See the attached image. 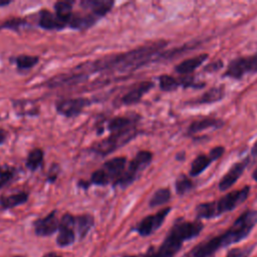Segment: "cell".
<instances>
[{
	"instance_id": "cell-30",
	"label": "cell",
	"mask_w": 257,
	"mask_h": 257,
	"mask_svg": "<svg viewBox=\"0 0 257 257\" xmlns=\"http://www.w3.org/2000/svg\"><path fill=\"white\" fill-rule=\"evenodd\" d=\"M16 171L14 168L7 165L0 167V189L10 183L15 177Z\"/></svg>"
},
{
	"instance_id": "cell-29",
	"label": "cell",
	"mask_w": 257,
	"mask_h": 257,
	"mask_svg": "<svg viewBox=\"0 0 257 257\" xmlns=\"http://www.w3.org/2000/svg\"><path fill=\"white\" fill-rule=\"evenodd\" d=\"M175 188L178 195L183 196L189 193L194 188V183L191 178L187 177L186 175H181L175 182Z\"/></svg>"
},
{
	"instance_id": "cell-6",
	"label": "cell",
	"mask_w": 257,
	"mask_h": 257,
	"mask_svg": "<svg viewBox=\"0 0 257 257\" xmlns=\"http://www.w3.org/2000/svg\"><path fill=\"white\" fill-rule=\"evenodd\" d=\"M257 72V51L251 55L238 56L232 59L223 73V77L240 80L247 74Z\"/></svg>"
},
{
	"instance_id": "cell-18",
	"label": "cell",
	"mask_w": 257,
	"mask_h": 257,
	"mask_svg": "<svg viewBox=\"0 0 257 257\" xmlns=\"http://www.w3.org/2000/svg\"><path fill=\"white\" fill-rule=\"evenodd\" d=\"M224 120L215 117H206L194 120L190 123L187 134L188 135H195L197 133L203 132L208 128H220L224 125Z\"/></svg>"
},
{
	"instance_id": "cell-32",
	"label": "cell",
	"mask_w": 257,
	"mask_h": 257,
	"mask_svg": "<svg viewBox=\"0 0 257 257\" xmlns=\"http://www.w3.org/2000/svg\"><path fill=\"white\" fill-rule=\"evenodd\" d=\"M90 182L94 185H98V186H105L108 184L109 180L105 174V172L102 169H98L96 171H94L91 174L90 177Z\"/></svg>"
},
{
	"instance_id": "cell-3",
	"label": "cell",
	"mask_w": 257,
	"mask_h": 257,
	"mask_svg": "<svg viewBox=\"0 0 257 257\" xmlns=\"http://www.w3.org/2000/svg\"><path fill=\"white\" fill-rule=\"evenodd\" d=\"M257 224V211L247 210L240 215L232 226L223 234L219 235L222 247L237 243L248 236Z\"/></svg>"
},
{
	"instance_id": "cell-10",
	"label": "cell",
	"mask_w": 257,
	"mask_h": 257,
	"mask_svg": "<svg viewBox=\"0 0 257 257\" xmlns=\"http://www.w3.org/2000/svg\"><path fill=\"white\" fill-rule=\"evenodd\" d=\"M75 227V217L70 214H64L59 223V233L56 242L59 246L64 247L72 244L75 240L73 228Z\"/></svg>"
},
{
	"instance_id": "cell-28",
	"label": "cell",
	"mask_w": 257,
	"mask_h": 257,
	"mask_svg": "<svg viewBox=\"0 0 257 257\" xmlns=\"http://www.w3.org/2000/svg\"><path fill=\"white\" fill-rule=\"evenodd\" d=\"M13 60L16 64L17 68L19 70L23 71V70H28V69L32 68L33 66H35L37 64V62L39 61V57L34 56V55L21 54V55L16 56Z\"/></svg>"
},
{
	"instance_id": "cell-5",
	"label": "cell",
	"mask_w": 257,
	"mask_h": 257,
	"mask_svg": "<svg viewBox=\"0 0 257 257\" xmlns=\"http://www.w3.org/2000/svg\"><path fill=\"white\" fill-rule=\"evenodd\" d=\"M153 154L149 151H140L136 157L128 164L127 169L124 171L122 176L115 181L113 184L119 186L120 188H126L133 184L140 175L145 171V169L152 163Z\"/></svg>"
},
{
	"instance_id": "cell-26",
	"label": "cell",
	"mask_w": 257,
	"mask_h": 257,
	"mask_svg": "<svg viewBox=\"0 0 257 257\" xmlns=\"http://www.w3.org/2000/svg\"><path fill=\"white\" fill-rule=\"evenodd\" d=\"M170 199H171V190L169 188H161L154 193V195L150 199L149 205L152 208L158 207L168 203Z\"/></svg>"
},
{
	"instance_id": "cell-31",
	"label": "cell",
	"mask_w": 257,
	"mask_h": 257,
	"mask_svg": "<svg viewBox=\"0 0 257 257\" xmlns=\"http://www.w3.org/2000/svg\"><path fill=\"white\" fill-rule=\"evenodd\" d=\"M27 25V21L23 18H19V17H13L10 18L4 22H2L0 24V30L1 29H9V30H14V31H18L20 27Z\"/></svg>"
},
{
	"instance_id": "cell-36",
	"label": "cell",
	"mask_w": 257,
	"mask_h": 257,
	"mask_svg": "<svg viewBox=\"0 0 257 257\" xmlns=\"http://www.w3.org/2000/svg\"><path fill=\"white\" fill-rule=\"evenodd\" d=\"M252 178H253V180L257 183V168L253 171V173H252Z\"/></svg>"
},
{
	"instance_id": "cell-20",
	"label": "cell",
	"mask_w": 257,
	"mask_h": 257,
	"mask_svg": "<svg viewBox=\"0 0 257 257\" xmlns=\"http://www.w3.org/2000/svg\"><path fill=\"white\" fill-rule=\"evenodd\" d=\"M38 25L45 30H60L66 26V24L62 22L55 14L45 9L41 10L39 13Z\"/></svg>"
},
{
	"instance_id": "cell-38",
	"label": "cell",
	"mask_w": 257,
	"mask_h": 257,
	"mask_svg": "<svg viewBox=\"0 0 257 257\" xmlns=\"http://www.w3.org/2000/svg\"><path fill=\"white\" fill-rule=\"evenodd\" d=\"M11 1H0V6H4V5H8Z\"/></svg>"
},
{
	"instance_id": "cell-22",
	"label": "cell",
	"mask_w": 257,
	"mask_h": 257,
	"mask_svg": "<svg viewBox=\"0 0 257 257\" xmlns=\"http://www.w3.org/2000/svg\"><path fill=\"white\" fill-rule=\"evenodd\" d=\"M73 1H57L54 4V10H55V15L66 25H68L69 20L71 19L73 12H72V5Z\"/></svg>"
},
{
	"instance_id": "cell-15",
	"label": "cell",
	"mask_w": 257,
	"mask_h": 257,
	"mask_svg": "<svg viewBox=\"0 0 257 257\" xmlns=\"http://www.w3.org/2000/svg\"><path fill=\"white\" fill-rule=\"evenodd\" d=\"M126 164V159L124 157H115L103 164L102 170L105 172L109 182L117 181L124 173V167ZM113 182V183H114Z\"/></svg>"
},
{
	"instance_id": "cell-11",
	"label": "cell",
	"mask_w": 257,
	"mask_h": 257,
	"mask_svg": "<svg viewBox=\"0 0 257 257\" xmlns=\"http://www.w3.org/2000/svg\"><path fill=\"white\" fill-rule=\"evenodd\" d=\"M154 86V82L150 80L141 81L135 85L121 97V102L124 105H132L136 104L141 101L144 94L150 91Z\"/></svg>"
},
{
	"instance_id": "cell-19",
	"label": "cell",
	"mask_w": 257,
	"mask_h": 257,
	"mask_svg": "<svg viewBox=\"0 0 257 257\" xmlns=\"http://www.w3.org/2000/svg\"><path fill=\"white\" fill-rule=\"evenodd\" d=\"M140 115L132 114L128 116H116L109 120L107 124V130L110 134L124 131L126 128L137 126Z\"/></svg>"
},
{
	"instance_id": "cell-23",
	"label": "cell",
	"mask_w": 257,
	"mask_h": 257,
	"mask_svg": "<svg viewBox=\"0 0 257 257\" xmlns=\"http://www.w3.org/2000/svg\"><path fill=\"white\" fill-rule=\"evenodd\" d=\"M28 200V194L25 192H19L9 196H2L0 198V205L4 209H9L16 207L18 205L24 204Z\"/></svg>"
},
{
	"instance_id": "cell-4",
	"label": "cell",
	"mask_w": 257,
	"mask_h": 257,
	"mask_svg": "<svg viewBox=\"0 0 257 257\" xmlns=\"http://www.w3.org/2000/svg\"><path fill=\"white\" fill-rule=\"evenodd\" d=\"M139 131L137 126H133L121 132L110 134L109 137L94 144L90 148V150L92 151V153L104 157L131 142L133 139L137 137Z\"/></svg>"
},
{
	"instance_id": "cell-24",
	"label": "cell",
	"mask_w": 257,
	"mask_h": 257,
	"mask_svg": "<svg viewBox=\"0 0 257 257\" xmlns=\"http://www.w3.org/2000/svg\"><path fill=\"white\" fill-rule=\"evenodd\" d=\"M44 153L41 149L35 148L29 152L26 160V167L30 171H36L42 164Z\"/></svg>"
},
{
	"instance_id": "cell-2",
	"label": "cell",
	"mask_w": 257,
	"mask_h": 257,
	"mask_svg": "<svg viewBox=\"0 0 257 257\" xmlns=\"http://www.w3.org/2000/svg\"><path fill=\"white\" fill-rule=\"evenodd\" d=\"M250 187L245 186L239 190H234L221 197L218 201L201 203L196 207V215L199 219H210L234 210L241 205L249 196Z\"/></svg>"
},
{
	"instance_id": "cell-37",
	"label": "cell",
	"mask_w": 257,
	"mask_h": 257,
	"mask_svg": "<svg viewBox=\"0 0 257 257\" xmlns=\"http://www.w3.org/2000/svg\"><path fill=\"white\" fill-rule=\"evenodd\" d=\"M43 257H60V256L57 255V254H55V253H47V254H45Z\"/></svg>"
},
{
	"instance_id": "cell-34",
	"label": "cell",
	"mask_w": 257,
	"mask_h": 257,
	"mask_svg": "<svg viewBox=\"0 0 257 257\" xmlns=\"http://www.w3.org/2000/svg\"><path fill=\"white\" fill-rule=\"evenodd\" d=\"M223 66V62L221 60H218L216 62H212L210 64H208L206 67H205V70H209V71H215V70H218L220 69L221 67Z\"/></svg>"
},
{
	"instance_id": "cell-12",
	"label": "cell",
	"mask_w": 257,
	"mask_h": 257,
	"mask_svg": "<svg viewBox=\"0 0 257 257\" xmlns=\"http://www.w3.org/2000/svg\"><path fill=\"white\" fill-rule=\"evenodd\" d=\"M60 221L56 218V212L53 211L46 217L38 219L34 222L35 233L38 236H49L59 229Z\"/></svg>"
},
{
	"instance_id": "cell-33",
	"label": "cell",
	"mask_w": 257,
	"mask_h": 257,
	"mask_svg": "<svg viewBox=\"0 0 257 257\" xmlns=\"http://www.w3.org/2000/svg\"><path fill=\"white\" fill-rule=\"evenodd\" d=\"M248 253V250L244 249H233L231 250L226 257H244Z\"/></svg>"
},
{
	"instance_id": "cell-13",
	"label": "cell",
	"mask_w": 257,
	"mask_h": 257,
	"mask_svg": "<svg viewBox=\"0 0 257 257\" xmlns=\"http://www.w3.org/2000/svg\"><path fill=\"white\" fill-rule=\"evenodd\" d=\"M225 96V88L223 85L213 86L197 98L187 101V104L190 105H200V104H211L217 101H220Z\"/></svg>"
},
{
	"instance_id": "cell-17",
	"label": "cell",
	"mask_w": 257,
	"mask_h": 257,
	"mask_svg": "<svg viewBox=\"0 0 257 257\" xmlns=\"http://www.w3.org/2000/svg\"><path fill=\"white\" fill-rule=\"evenodd\" d=\"M220 248H222V245L219 237L216 236L214 238L206 240L200 243L199 245H197L191 251V256L192 257H210Z\"/></svg>"
},
{
	"instance_id": "cell-21",
	"label": "cell",
	"mask_w": 257,
	"mask_h": 257,
	"mask_svg": "<svg viewBox=\"0 0 257 257\" xmlns=\"http://www.w3.org/2000/svg\"><path fill=\"white\" fill-rule=\"evenodd\" d=\"M215 160L213 157L205 154H200L198 155L194 161L191 164V169H190V176L191 177H197L200 174H202Z\"/></svg>"
},
{
	"instance_id": "cell-8",
	"label": "cell",
	"mask_w": 257,
	"mask_h": 257,
	"mask_svg": "<svg viewBox=\"0 0 257 257\" xmlns=\"http://www.w3.org/2000/svg\"><path fill=\"white\" fill-rule=\"evenodd\" d=\"M170 211H171V208L168 207L160 210L156 214H153L144 218L137 227V231L139 232V234L142 236H148L153 232H155L164 223Z\"/></svg>"
},
{
	"instance_id": "cell-25",
	"label": "cell",
	"mask_w": 257,
	"mask_h": 257,
	"mask_svg": "<svg viewBox=\"0 0 257 257\" xmlns=\"http://www.w3.org/2000/svg\"><path fill=\"white\" fill-rule=\"evenodd\" d=\"M160 88L164 91H174L178 89L179 86H182L181 78H176L169 74H162L159 77Z\"/></svg>"
},
{
	"instance_id": "cell-1",
	"label": "cell",
	"mask_w": 257,
	"mask_h": 257,
	"mask_svg": "<svg viewBox=\"0 0 257 257\" xmlns=\"http://www.w3.org/2000/svg\"><path fill=\"white\" fill-rule=\"evenodd\" d=\"M168 45V41L161 39L150 41L146 44L128 50L126 52L106 55L99 59L100 68L102 71L116 69L120 72L134 71L152 61L162 50Z\"/></svg>"
},
{
	"instance_id": "cell-14",
	"label": "cell",
	"mask_w": 257,
	"mask_h": 257,
	"mask_svg": "<svg viewBox=\"0 0 257 257\" xmlns=\"http://www.w3.org/2000/svg\"><path fill=\"white\" fill-rule=\"evenodd\" d=\"M114 2L111 0H82L80 6L84 10H88L90 14L96 16L98 19L109 12Z\"/></svg>"
},
{
	"instance_id": "cell-27",
	"label": "cell",
	"mask_w": 257,
	"mask_h": 257,
	"mask_svg": "<svg viewBox=\"0 0 257 257\" xmlns=\"http://www.w3.org/2000/svg\"><path fill=\"white\" fill-rule=\"evenodd\" d=\"M93 225V217L85 214V215H80L75 218V227L77 229V232L79 234V237H84L88 230L92 227Z\"/></svg>"
},
{
	"instance_id": "cell-9",
	"label": "cell",
	"mask_w": 257,
	"mask_h": 257,
	"mask_svg": "<svg viewBox=\"0 0 257 257\" xmlns=\"http://www.w3.org/2000/svg\"><path fill=\"white\" fill-rule=\"evenodd\" d=\"M250 163V157H246L244 160L239 161L235 163L231 168L227 171V173L222 177V179L219 182V190L220 191H226L230 189L238 180L239 178L243 175L244 171L248 167Z\"/></svg>"
},
{
	"instance_id": "cell-16",
	"label": "cell",
	"mask_w": 257,
	"mask_h": 257,
	"mask_svg": "<svg viewBox=\"0 0 257 257\" xmlns=\"http://www.w3.org/2000/svg\"><path fill=\"white\" fill-rule=\"evenodd\" d=\"M207 53H202L191 58H187L175 66V71L181 75H191L198 67H200L208 58Z\"/></svg>"
},
{
	"instance_id": "cell-35",
	"label": "cell",
	"mask_w": 257,
	"mask_h": 257,
	"mask_svg": "<svg viewBox=\"0 0 257 257\" xmlns=\"http://www.w3.org/2000/svg\"><path fill=\"white\" fill-rule=\"evenodd\" d=\"M6 140V132L0 127V145L3 144Z\"/></svg>"
},
{
	"instance_id": "cell-7",
	"label": "cell",
	"mask_w": 257,
	"mask_h": 257,
	"mask_svg": "<svg viewBox=\"0 0 257 257\" xmlns=\"http://www.w3.org/2000/svg\"><path fill=\"white\" fill-rule=\"evenodd\" d=\"M91 104V100L84 97L64 98L56 102V110L59 114L66 117H75L83 110L84 107Z\"/></svg>"
}]
</instances>
